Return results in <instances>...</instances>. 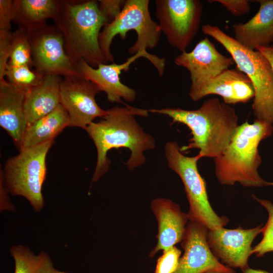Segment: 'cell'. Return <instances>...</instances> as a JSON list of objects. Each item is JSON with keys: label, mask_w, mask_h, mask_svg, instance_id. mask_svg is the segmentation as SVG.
<instances>
[{"label": "cell", "mask_w": 273, "mask_h": 273, "mask_svg": "<svg viewBox=\"0 0 273 273\" xmlns=\"http://www.w3.org/2000/svg\"><path fill=\"white\" fill-rule=\"evenodd\" d=\"M135 116L147 117L148 110L125 104L107 110L103 119L91 123L85 129L97 150V161L92 181H97L109 169L110 161L107 157L111 149L125 148L130 152L126 163L132 170L146 161L143 152L155 147V140L146 132L135 119Z\"/></svg>", "instance_id": "obj_1"}, {"label": "cell", "mask_w": 273, "mask_h": 273, "mask_svg": "<svg viewBox=\"0 0 273 273\" xmlns=\"http://www.w3.org/2000/svg\"><path fill=\"white\" fill-rule=\"evenodd\" d=\"M149 112L165 115L172 123L186 125L192 138L188 145L180 148L182 152L198 149L202 158H216L225 151L239 126L238 116L230 105L217 98L205 100L196 110L179 108L150 109Z\"/></svg>", "instance_id": "obj_2"}, {"label": "cell", "mask_w": 273, "mask_h": 273, "mask_svg": "<svg viewBox=\"0 0 273 273\" xmlns=\"http://www.w3.org/2000/svg\"><path fill=\"white\" fill-rule=\"evenodd\" d=\"M273 133V125L255 119L239 125L223 153L214 159L215 174L222 185L239 183L246 187L273 186L263 179L258 169L262 162L258 147Z\"/></svg>", "instance_id": "obj_3"}, {"label": "cell", "mask_w": 273, "mask_h": 273, "mask_svg": "<svg viewBox=\"0 0 273 273\" xmlns=\"http://www.w3.org/2000/svg\"><path fill=\"white\" fill-rule=\"evenodd\" d=\"M54 21L63 36L66 52L73 61L83 60L94 68L107 62L99 36L110 21L100 10L99 1H62Z\"/></svg>", "instance_id": "obj_4"}, {"label": "cell", "mask_w": 273, "mask_h": 273, "mask_svg": "<svg viewBox=\"0 0 273 273\" xmlns=\"http://www.w3.org/2000/svg\"><path fill=\"white\" fill-rule=\"evenodd\" d=\"M202 31L220 43L238 69L250 79L254 90L252 108L255 119L273 125V70L268 60L258 51L243 47L217 26L206 24Z\"/></svg>", "instance_id": "obj_5"}, {"label": "cell", "mask_w": 273, "mask_h": 273, "mask_svg": "<svg viewBox=\"0 0 273 273\" xmlns=\"http://www.w3.org/2000/svg\"><path fill=\"white\" fill-rule=\"evenodd\" d=\"M180 148L176 142H168L165 145L164 153L168 167L179 176L183 183L189 204L187 213L189 220L197 222L208 230L224 226L229 219L218 216L209 203L206 183L198 168L200 158L197 155L186 156Z\"/></svg>", "instance_id": "obj_6"}, {"label": "cell", "mask_w": 273, "mask_h": 273, "mask_svg": "<svg viewBox=\"0 0 273 273\" xmlns=\"http://www.w3.org/2000/svg\"><path fill=\"white\" fill-rule=\"evenodd\" d=\"M54 143L52 140L21 150L8 159L1 170L7 191L25 198L37 211L44 205L42 188L47 174L46 158Z\"/></svg>", "instance_id": "obj_7"}, {"label": "cell", "mask_w": 273, "mask_h": 273, "mask_svg": "<svg viewBox=\"0 0 273 273\" xmlns=\"http://www.w3.org/2000/svg\"><path fill=\"white\" fill-rule=\"evenodd\" d=\"M149 3V0L125 1L120 13L103 27L99 36V44L106 62H114L110 51L114 37L118 35L125 39L130 30L136 32L137 38L128 49L129 54L133 55L157 46L162 32L159 24L151 17Z\"/></svg>", "instance_id": "obj_8"}, {"label": "cell", "mask_w": 273, "mask_h": 273, "mask_svg": "<svg viewBox=\"0 0 273 273\" xmlns=\"http://www.w3.org/2000/svg\"><path fill=\"white\" fill-rule=\"evenodd\" d=\"M155 15L162 33L169 44L180 52L186 49L197 34L203 5L199 0H156Z\"/></svg>", "instance_id": "obj_9"}, {"label": "cell", "mask_w": 273, "mask_h": 273, "mask_svg": "<svg viewBox=\"0 0 273 273\" xmlns=\"http://www.w3.org/2000/svg\"><path fill=\"white\" fill-rule=\"evenodd\" d=\"M29 35L32 65L37 72L43 76L83 77L78 63L67 55L63 36L55 25H47Z\"/></svg>", "instance_id": "obj_10"}, {"label": "cell", "mask_w": 273, "mask_h": 273, "mask_svg": "<svg viewBox=\"0 0 273 273\" xmlns=\"http://www.w3.org/2000/svg\"><path fill=\"white\" fill-rule=\"evenodd\" d=\"M141 57L148 59L156 68L160 76L163 75L165 59L146 51H139L122 64H101L94 68L82 60L78 64L83 77L95 84L100 91L105 92L108 101L122 103L121 99H124L132 102L135 98L136 92L121 82L120 75L123 70H128L130 65Z\"/></svg>", "instance_id": "obj_11"}, {"label": "cell", "mask_w": 273, "mask_h": 273, "mask_svg": "<svg viewBox=\"0 0 273 273\" xmlns=\"http://www.w3.org/2000/svg\"><path fill=\"white\" fill-rule=\"evenodd\" d=\"M101 91L98 86L83 77H64L60 86L61 104L69 117V126L85 129L97 117L103 118L107 110L96 101Z\"/></svg>", "instance_id": "obj_12"}, {"label": "cell", "mask_w": 273, "mask_h": 273, "mask_svg": "<svg viewBox=\"0 0 273 273\" xmlns=\"http://www.w3.org/2000/svg\"><path fill=\"white\" fill-rule=\"evenodd\" d=\"M174 63L189 72L191 84L189 94H192L229 69L235 62L232 57L219 52L206 37L199 41L191 52L184 51L176 56Z\"/></svg>", "instance_id": "obj_13"}, {"label": "cell", "mask_w": 273, "mask_h": 273, "mask_svg": "<svg viewBox=\"0 0 273 273\" xmlns=\"http://www.w3.org/2000/svg\"><path fill=\"white\" fill-rule=\"evenodd\" d=\"M208 232V229L203 225L189 220L181 242L184 253L173 273H235L213 254L207 242Z\"/></svg>", "instance_id": "obj_14"}, {"label": "cell", "mask_w": 273, "mask_h": 273, "mask_svg": "<svg viewBox=\"0 0 273 273\" xmlns=\"http://www.w3.org/2000/svg\"><path fill=\"white\" fill-rule=\"evenodd\" d=\"M262 224L249 229L240 225L235 229L223 227L208 230L207 242L214 255L230 267L243 270L248 267V259L252 254L251 244L262 231Z\"/></svg>", "instance_id": "obj_15"}, {"label": "cell", "mask_w": 273, "mask_h": 273, "mask_svg": "<svg viewBox=\"0 0 273 273\" xmlns=\"http://www.w3.org/2000/svg\"><path fill=\"white\" fill-rule=\"evenodd\" d=\"M151 210L158 222L157 244L150 253L153 257L160 251L166 250L183 239L189 221L188 214L170 199L157 198L151 203Z\"/></svg>", "instance_id": "obj_16"}, {"label": "cell", "mask_w": 273, "mask_h": 273, "mask_svg": "<svg viewBox=\"0 0 273 273\" xmlns=\"http://www.w3.org/2000/svg\"><path fill=\"white\" fill-rule=\"evenodd\" d=\"M210 95L220 96L229 105L246 103L254 98V90L249 77L240 70L228 69L196 92L189 94L193 101Z\"/></svg>", "instance_id": "obj_17"}, {"label": "cell", "mask_w": 273, "mask_h": 273, "mask_svg": "<svg viewBox=\"0 0 273 273\" xmlns=\"http://www.w3.org/2000/svg\"><path fill=\"white\" fill-rule=\"evenodd\" d=\"M26 93L5 79L0 80V125L20 151L27 125L24 102Z\"/></svg>", "instance_id": "obj_18"}, {"label": "cell", "mask_w": 273, "mask_h": 273, "mask_svg": "<svg viewBox=\"0 0 273 273\" xmlns=\"http://www.w3.org/2000/svg\"><path fill=\"white\" fill-rule=\"evenodd\" d=\"M260 7L256 14L245 23L233 25L234 38L243 47L256 50L273 42V0L255 1Z\"/></svg>", "instance_id": "obj_19"}, {"label": "cell", "mask_w": 273, "mask_h": 273, "mask_svg": "<svg viewBox=\"0 0 273 273\" xmlns=\"http://www.w3.org/2000/svg\"><path fill=\"white\" fill-rule=\"evenodd\" d=\"M62 78L57 75H43L25 95L24 112L27 125L53 111L61 104Z\"/></svg>", "instance_id": "obj_20"}, {"label": "cell", "mask_w": 273, "mask_h": 273, "mask_svg": "<svg viewBox=\"0 0 273 273\" xmlns=\"http://www.w3.org/2000/svg\"><path fill=\"white\" fill-rule=\"evenodd\" d=\"M62 1H13V22L28 33L39 30L47 25V21H54L59 14Z\"/></svg>", "instance_id": "obj_21"}, {"label": "cell", "mask_w": 273, "mask_h": 273, "mask_svg": "<svg viewBox=\"0 0 273 273\" xmlns=\"http://www.w3.org/2000/svg\"><path fill=\"white\" fill-rule=\"evenodd\" d=\"M69 124L68 113L60 104L52 112L27 125L20 151L54 140Z\"/></svg>", "instance_id": "obj_22"}, {"label": "cell", "mask_w": 273, "mask_h": 273, "mask_svg": "<svg viewBox=\"0 0 273 273\" xmlns=\"http://www.w3.org/2000/svg\"><path fill=\"white\" fill-rule=\"evenodd\" d=\"M11 253L15 261L14 273H53L56 269L43 252L36 255L27 248L17 246L11 248Z\"/></svg>", "instance_id": "obj_23"}, {"label": "cell", "mask_w": 273, "mask_h": 273, "mask_svg": "<svg viewBox=\"0 0 273 273\" xmlns=\"http://www.w3.org/2000/svg\"><path fill=\"white\" fill-rule=\"evenodd\" d=\"M8 64L14 66H33L29 33L22 28L18 27L12 32L11 53Z\"/></svg>", "instance_id": "obj_24"}, {"label": "cell", "mask_w": 273, "mask_h": 273, "mask_svg": "<svg viewBox=\"0 0 273 273\" xmlns=\"http://www.w3.org/2000/svg\"><path fill=\"white\" fill-rule=\"evenodd\" d=\"M30 67L28 65L14 66L8 64L5 75L9 83L26 93L38 84L43 76Z\"/></svg>", "instance_id": "obj_25"}, {"label": "cell", "mask_w": 273, "mask_h": 273, "mask_svg": "<svg viewBox=\"0 0 273 273\" xmlns=\"http://www.w3.org/2000/svg\"><path fill=\"white\" fill-rule=\"evenodd\" d=\"M252 197L264 207L268 214V219L262 229V238L255 246L252 247V253L257 257H262L265 253L273 252V204L269 200Z\"/></svg>", "instance_id": "obj_26"}, {"label": "cell", "mask_w": 273, "mask_h": 273, "mask_svg": "<svg viewBox=\"0 0 273 273\" xmlns=\"http://www.w3.org/2000/svg\"><path fill=\"white\" fill-rule=\"evenodd\" d=\"M181 251L175 246L163 251L158 258L154 273H173L176 270Z\"/></svg>", "instance_id": "obj_27"}, {"label": "cell", "mask_w": 273, "mask_h": 273, "mask_svg": "<svg viewBox=\"0 0 273 273\" xmlns=\"http://www.w3.org/2000/svg\"><path fill=\"white\" fill-rule=\"evenodd\" d=\"M12 32L0 30V80L5 79L6 68L10 58Z\"/></svg>", "instance_id": "obj_28"}, {"label": "cell", "mask_w": 273, "mask_h": 273, "mask_svg": "<svg viewBox=\"0 0 273 273\" xmlns=\"http://www.w3.org/2000/svg\"><path fill=\"white\" fill-rule=\"evenodd\" d=\"M209 3H218L228 11L236 16H241L248 14L251 9L250 1L248 0H214Z\"/></svg>", "instance_id": "obj_29"}, {"label": "cell", "mask_w": 273, "mask_h": 273, "mask_svg": "<svg viewBox=\"0 0 273 273\" xmlns=\"http://www.w3.org/2000/svg\"><path fill=\"white\" fill-rule=\"evenodd\" d=\"M13 20V1L0 0V30L10 31Z\"/></svg>", "instance_id": "obj_30"}, {"label": "cell", "mask_w": 273, "mask_h": 273, "mask_svg": "<svg viewBox=\"0 0 273 273\" xmlns=\"http://www.w3.org/2000/svg\"><path fill=\"white\" fill-rule=\"evenodd\" d=\"M124 3L125 1L121 0H100L99 5L100 10L110 22L120 13Z\"/></svg>", "instance_id": "obj_31"}, {"label": "cell", "mask_w": 273, "mask_h": 273, "mask_svg": "<svg viewBox=\"0 0 273 273\" xmlns=\"http://www.w3.org/2000/svg\"><path fill=\"white\" fill-rule=\"evenodd\" d=\"M256 50L260 52L268 60L273 70V46L267 47H257Z\"/></svg>", "instance_id": "obj_32"}, {"label": "cell", "mask_w": 273, "mask_h": 273, "mask_svg": "<svg viewBox=\"0 0 273 273\" xmlns=\"http://www.w3.org/2000/svg\"><path fill=\"white\" fill-rule=\"evenodd\" d=\"M242 271L243 273H270L263 270L252 269L249 267L243 269Z\"/></svg>", "instance_id": "obj_33"}, {"label": "cell", "mask_w": 273, "mask_h": 273, "mask_svg": "<svg viewBox=\"0 0 273 273\" xmlns=\"http://www.w3.org/2000/svg\"><path fill=\"white\" fill-rule=\"evenodd\" d=\"M53 273H66V272H63V271H61L58 270L57 269H55V270L54 271Z\"/></svg>", "instance_id": "obj_34"}, {"label": "cell", "mask_w": 273, "mask_h": 273, "mask_svg": "<svg viewBox=\"0 0 273 273\" xmlns=\"http://www.w3.org/2000/svg\"><path fill=\"white\" fill-rule=\"evenodd\" d=\"M205 273H223V272H218V271H208Z\"/></svg>", "instance_id": "obj_35"}]
</instances>
